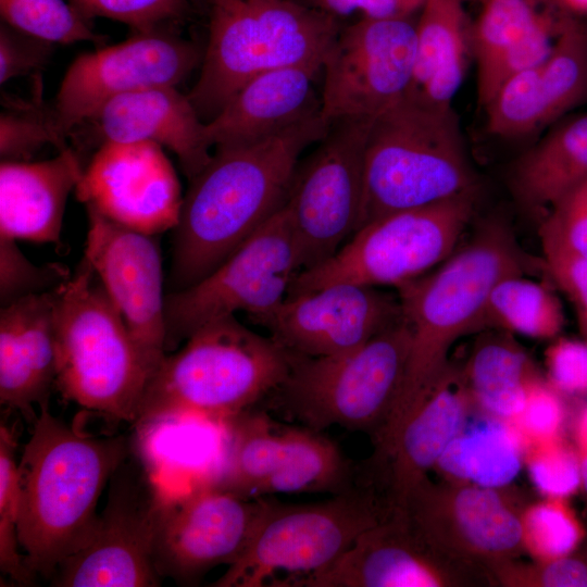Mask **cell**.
Wrapping results in <instances>:
<instances>
[{"mask_svg": "<svg viewBox=\"0 0 587 587\" xmlns=\"http://www.w3.org/2000/svg\"><path fill=\"white\" fill-rule=\"evenodd\" d=\"M475 200L476 189L374 220L328 260L299 272L287 296L339 283L398 288L426 274L452 253Z\"/></svg>", "mask_w": 587, "mask_h": 587, "instance_id": "obj_10", "label": "cell"}, {"mask_svg": "<svg viewBox=\"0 0 587 587\" xmlns=\"http://www.w3.org/2000/svg\"><path fill=\"white\" fill-rule=\"evenodd\" d=\"M564 321L558 296L546 285L520 273L502 278L491 289L480 332L499 329L534 339H554Z\"/></svg>", "mask_w": 587, "mask_h": 587, "instance_id": "obj_33", "label": "cell"}, {"mask_svg": "<svg viewBox=\"0 0 587 587\" xmlns=\"http://www.w3.org/2000/svg\"><path fill=\"white\" fill-rule=\"evenodd\" d=\"M560 3L570 12L587 16V0H559Z\"/></svg>", "mask_w": 587, "mask_h": 587, "instance_id": "obj_51", "label": "cell"}, {"mask_svg": "<svg viewBox=\"0 0 587 587\" xmlns=\"http://www.w3.org/2000/svg\"><path fill=\"white\" fill-rule=\"evenodd\" d=\"M564 398L540 375L529 383L520 413L510 421L525 447L565 436L567 410Z\"/></svg>", "mask_w": 587, "mask_h": 587, "instance_id": "obj_41", "label": "cell"}, {"mask_svg": "<svg viewBox=\"0 0 587 587\" xmlns=\"http://www.w3.org/2000/svg\"><path fill=\"white\" fill-rule=\"evenodd\" d=\"M319 9L334 15L347 16L361 12L373 20L408 18L421 11L425 0H315Z\"/></svg>", "mask_w": 587, "mask_h": 587, "instance_id": "obj_48", "label": "cell"}, {"mask_svg": "<svg viewBox=\"0 0 587 587\" xmlns=\"http://www.w3.org/2000/svg\"><path fill=\"white\" fill-rule=\"evenodd\" d=\"M483 415L467 421L434 470L447 479L502 489L524 465L525 445L510 422Z\"/></svg>", "mask_w": 587, "mask_h": 587, "instance_id": "obj_31", "label": "cell"}, {"mask_svg": "<svg viewBox=\"0 0 587 587\" xmlns=\"http://www.w3.org/2000/svg\"><path fill=\"white\" fill-rule=\"evenodd\" d=\"M264 508V498L243 499L207 482L165 498L154 542L161 578L198 585L218 565L234 564L246 550Z\"/></svg>", "mask_w": 587, "mask_h": 587, "instance_id": "obj_17", "label": "cell"}, {"mask_svg": "<svg viewBox=\"0 0 587 587\" xmlns=\"http://www.w3.org/2000/svg\"><path fill=\"white\" fill-rule=\"evenodd\" d=\"M587 179V113L554 123L515 163L512 186L528 208L549 207Z\"/></svg>", "mask_w": 587, "mask_h": 587, "instance_id": "obj_30", "label": "cell"}, {"mask_svg": "<svg viewBox=\"0 0 587 587\" xmlns=\"http://www.w3.org/2000/svg\"><path fill=\"white\" fill-rule=\"evenodd\" d=\"M541 246L548 271L572 301L579 329L587 340V260L551 245Z\"/></svg>", "mask_w": 587, "mask_h": 587, "instance_id": "obj_47", "label": "cell"}, {"mask_svg": "<svg viewBox=\"0 0 587 587\" xmlns=\"http://www.w3.org/2000/svg\"><path fill=\"white\" fill-rule=\"evenodd\" d=\"M322 67L302 65L260 74L205 122L214 148L254 143L321 113L314 82Z\"/></svg>", "mask_w": 587, "mask_h": 587, "instance_id": "obj_27", "label": "cell"}, {"mask_svg": "<svg viewBox=\"0 0 587 587\" xmlns=\"http://www.w3.org/2000/svg\"><path fill=\"white\" fill-rule=\"evenodd\" d=\"M83 171L71 148L45 161H1L0 235L60 245L65 203Z\"/></svg>", "mask_w": 587, "mask_h": 587, "instance_id": "obj_28", "label": "cell"}, {"mask_svg": "<svg viewBox=\"0 0 587 587\" xmlns=\"http://www.w3.org/2000/svg\"><path fill=\"white\" fill-rule=\"evenodd\" d=\"M202 58L195 43L160 29L80 54L66 70L51 109L58 134L66 141L76 126L116 97L177 86Z\"/></svg>", "mask_w": 587, "mask_h": 587, "instance_id": "obj_16", "label": "cell"}, {"mask_svg": "<svg viewBox=\"0 0 587 587\" xmlns=\"http://www.w3.org/2000/svg\"><path fill=\"white\" fill-rule=\"evenodd\" d=\"M475 409L463 369L450 363L410 412L385 451L357 466V482L375 491L389 512H402Z\"/></svg>", "mask_w": 587, "mask_h": 587, "instance_id": "obj_21", "label": "cell"}, {"mask_svg": "<svg viewBox=\"0 0 587 587\" xmlns=\"http://www.w3.org/2000/svg\"><path fill=\"white\" fill-rule=\"evenodd\" d=\"M328 125L320 113L264 140L215 148L183 198L171 291L208 276L284 208L302 152Z\"/></svg>", "mask_w": 587, "mask_h": 587, "instance_id": "obj_1", "label": "cell"}, {"mask_svg": "<svg viewBox=\"0 0 587 587\" xmlns=\"http://www.w3.org/2000/svg\"><path fill=\"white\" fill-rule=\"evenodd\" d=\"M467 0H425L415 26V64L410 90L451 105L471 55Z\"/></svg>", "mask_w": 587, "mask_h": 587, "instance_id": "obj_29", "label": "cell"}, {"mask_svg": "<svg viewBox=\"0 0 587 587\" xmlns=\"http://www.w3.org/2000/svg\"><path fill=\"white\" fill-rule=\"evenodd\" d=\"M387 513L375 491L359 484L314 503H283L264 497L246 550L210 586L299 587Z\"/></svg>", "mask_w": 587, "mask_h": 587, "instance_id": "obj_9", "label": "cell"}, {"mask_svg": "<svg viewBox=\"0 0 587 587\" xmlns=\"http://www.w3.org/2000/svg\"><path fill=\"white\" fill-rule=\"evenodd\" d=\"M86 209L89 225L84 257L121 313L151 377L166 355L160 249L152 236Z\"/></svg>", "mask_w": 587, "mask_h": 587, "instance_id": "obj_19", "label": "cell"}, {"mask_svg": "<svg viewBox=\"0 0 587 587\" xmlns=\"http://www.w3.org/2000/svg\"><path fill=\"white\" fill-rule=\"evenodd\" d=\"M400 513L448 560L489 569L523 550L520 513L502 489L427 477Z\"/></svg>", "mask_w": 587, "mask_h": 587, "instance_id": "obj_18", "label": "cell"}, {"mask_svg": "<svg viewBox=\"0 0 587 587\" xmlns=\"http://www.w3.org/2000/svg\"><path fill=\"white\" fill-rule=\"evenodd\" d=\"M489 571L508 587H587V562L573 554L533 564L509 559L491 565Z\"/></svg>", "mask_w": 587, "mask_h": 587, "instance_id": "obj_43", "label": "cell"}, {"mask_svg": "<svg viewBox=\"0 0 587 587\" xmlns=\"http://www.w3.org/2000/svg\"><path fill=\"white\" fill-rule=\"evenodd\" d=\"M561 7L559 0H482L480 13L470 26L477 76L519 47Z\"/></svg>", "mask_w": 587, "mask_h": 587, "instance_id": "obj_34", "label": "cell"}, {"mask_svg": "<svg viewBox=\"0 0 587 587\" xmlns=\"http://www.w3.org/2000/svg\"><path fill=\"white\" fill-rule=\"evenodd\" d=\"M289 352L235 315L197 329L150 377L137 427L185 416L224 422L266 399L284 382Z\"/></svg>", "mask_w": 587, "mask_h": 587, "instance_id": "obj_4", "label": "cell"}, {"mask_svg": "<svg viewBox=\"0 0 587 587\" xmlns=\"http://www.w3.org/2000/svg\"><path fill=\"white\" fill-rule=\"evenodd\" d=\"M84 257L55 288L54 386L107 421L136 423L150 373L125 322Z\"/></svg>", "mask_w": 587, "mask_h": 587, "instance_id": "obj_6", "label": "cell"}, {"mask_svg": "<svg viewBox=\"0 0 587 587\" xmlns=\"http://www.w3.org/2000/svg\"><path fill=\"white\" fill-rule=\"evenodd\" d=\"M402 317L398 296L339 283L288 295L255 323L289 353L328 357L363 346Z\"/></svg>", "mask_w": 587, "mask_h": 587, "instance_id": "obj_22", "label": "cell"}, {"mask_svg": "<svg viewBox=\"0 0 587 587\" xmlns=\"http://www.w3.org/2000/svg\"><path fill=\"white\" fill-rule=\"evenodd\" d=\"M71 5L88 22L93 16L95 0H70Z\"/></svg>", "mask_w": 587, "mask_h": 587, "instance_id": "obj_50", "label": "cell"}, {"mask_svg": "<svg viewBox=\"0 0 587 587\" xmlns=\"http://www.w3.org/2000/svg\"><path fill=\"white\" fill-rule=\"evenodd\" d=\"M572 444L578 455L582 488L587 491V403L578 411L572 426Z\"/></svg>", "mask_w": 587, "mask_h": 587, "instance_id": "obj_49", "label": "cell"}, {"mask_svg": "<svg viewBox=\"0 0 587 587\" xmlns=\"http://www.w3.org/2000/svg\"><path fill=\"white\" fill-rule=\"evenodd\" d=\"M0 14L14 29L51 43L104 42L64 0H0Z\"/></svg>", "mask_w": 587, "mask_h": 587, "instance_id": "obj_36", "label": "cell"}, {"mask_svg": "<svg viewBox=\"0 0 587 587\" xmlns=\"http://www.w3.org/2000/svg\"><path fill=\"white\" fill-rule=\"evenodd\" d=\"M522 548L534 561L572 555L586 529L569 498L544 497L520 513Z\"/></svg>", "mask_w": 587, "mask_h": 587, "instance_id": "obj_35", "label": "cell"}, {"mask_svg": "<svg viewBox=\"0 0 587 587\" xmlns=\"http://www.w3.org/2000/svg\"><path fill=\"white\" fill-rule=\"evenodd\" d=\"M372 122L364 118L329 122L314 150L296 167L284 208L301 271L328 260L355 232Z\"/></svg>", "mask_w": 587, "mask_h": 587, "instance_id": "obj_13", "label": "cell"}, {"mask_svg": "<svg viewBox=\"0 0 587 587\" xmlns=\"http://www.w3.org/2000/svg\"><path fill=\"white\" fill-rule=\"evenodd\" d=\"M53 43L0 25V85L12 78L38 73L47 65Z\"/></svg>", "mask_w": 587, "mask_h": 587, "instance_id": "obj_46", "label": "cell"}, {"mask_svg": "<svg viewBox=\"0 0 587 587\" xmlns=\"http://www.w3.org/2000/svg\"><path fill=\"white\" fill-rule=\"evenodd\" d=\"M16 239L0 235L1 308L30 295L51 291L71 277L60 263L36 265L20 250Z\"/></svg>", "mask_w": 587, "mask_h": 587, "instance_id": "obj_40", "label": "cell"}, {"mask_svg": "<svg viewBox=\"0 0 587 587\" xmlns=\"http://www.w3.org/2000/svg\"><path fill=\"white\" fill-rule=\"evenodd\" d=\"M411 336L402 317L348 352L328 357L289 353L288 373L267 397L270 405L314 430L339 426L365 433L374 444L397 398Z\"/></svg>", "mask_w": 587, "mask_h": 587, "instance_id": "obj_8", "label": "cell"}, {"mask_svg": "<svg viewBox=\"0 0 587 587\" xmlns=\"http://www.w3.org/2000/svg\"><path fill=\"white\" fill-rule=\"evenodd\" d=\"M455 583L449 560L422 538L404 514L389 512L299 587H447Z\"/></svg>", "mask_w": 587, "mask_h": 587, "instance_id": "obj_24", "label": "cell"}, {"mask_svg": "<svg viewBox=\"0 0 587 587\" xmlns=\"http://www.w3.org/2000/svg\"><path fill=\"white\" fill-rule=\"evenodd\" d=\"M45 145H53L59 151L68 148L57 132L51 109L42 107L39 82L34 103L1 113L0 158L10 162L29 161Z\"/></svg>", "mask_w": 587, "mask_h": 587, "instance_id": "obj_38", "label": "cell"}, {"mask_svg": "<svg viewBox=\"0 0 587 587\" xmlns=\"http://www.w3.org/2000/svg\"><path fill=\"white\" fill-rule=\"evenodd\" d=\"M75 192L86 207L150 236L174 229L184 198L162 147L148 141L100 145Z\"/></svg>", "mask_w": 587, "mask_h": 587, "instance_id": "obj_20", "label": "cell"}, {"mask_svg": "<svg viewBox=\"0 0 587 587\" xmlns=\"http://www.w3.org/2000/svg\"><path fill=\"white\" fill-rule=\"evenodd\" d=\"M221 462L205 482L243 499L278 494L344 492L357 466L321 432L274 421L248 409L226 421Z\"/></svg>", "mask_w": 587, "mask_h": 587, "instance_id": "obj_11", "label": "cell"}, {"mask_svg": "<svg viewBox=\"0 0 587 587\" xmlns=\"http://www.w3.org/2000/svg\"><path fill=\"white\" fill-rule=\"evenodd\" d=\"M463 373L475 408L512 421L521 411L529 383L538 376L527 353L510 333H486L474 345Z\"/></svg>", "mask_w": 587, "mask_h": 587, "instance_id": "obj_32", "label": "cell"}, {"mask_svg": "<svg viewBox=\"0 0 587 587\" xmlns=\"http://www.w3.org/2000/svg\"><path fill=\"white\" fill-rule=\"evenodd\" d=\"M541 243L587 260V179L550 207L540 227Z\"/></svg>", "mask_w": 587, "mask_h": 587, "instance_id": "obj_42", "label": "cell"}, {"mask_svg": "<svg viewBox=\"0 0 587 587\" xmlns=\"http://www.w3.org/2000/svg\"><path fill=\"white\" fill-rule=\"evenodd\" d=\"M524 466L542 497L570 498L582 488L578 455L565 436L527 445Z\"/></svg>", "mask_w": 587, "mask_h": 587, "instance_id": "obj_39", "label": "cell"}, {"mask_svg": "<svg viewBox=\"0 0 587 587\" xmlns=\"http://www.w3.org/2000/svg\"><path fill=\"white\" fill-rule=\"evenodd\" d=\"M187 9L188 0H95L93 16L111 18L145 33L183 17Z\"/></svg>", "mask_w": 587, "mask_h": 587, "instance_id": "obj_45", "label": "cell"}, {"mask_svg": "<svg viewBox=\"0 0 587 587\" xmlns=\"http://www.w3.org/2000/svg\"><path fill=\"white\" fill-rule=\"evenodd\" d=\"M413 17L360 21L339 30L324 62L321 113L374 121L400 100L413 82Z\"/></svg>", "mask_w": 587, "mask_h": 587, "instance_id": "obj_15", "label": "cell"}, {"mask_svg": "<svg viewBox=\"0 0 587 587\" xmlns=\"http://www.w3.org/2000/svg\"><path fill=\"white\" fill-rule=\"evenodd\" d=\"M339 30L336 16L291 0L214 5L200 74L188 97L208 122L260 74L302 65L323 70Z\"/></svg>", "mask_w": 587, "mask_h": 587, "instance_id": "obj_7", "label": "cell"}, {"mask_svg": "<svg viewBox=\"0 0 587 587\" xmlns=\"http://www.w3.org/2000/svg\"><path fill=\"white\" fill-rule=\"evenodd\" d=\"M209 3L211 4V8L214 7V5H218V4H222L226 1H229V0H208Z\"/></svg>", "mask_w": 587, "mask_h": 587, "instance_id": "obj_52", "label": "cell"}, {"mask_svg": "<svg viewBox=\"0 0 587 587\" xmlns=\"http://www.w3.org/2000/svg\"><path fill=\"white\" fill-rule=\"evenodd\" d=\"M523 270L512 234L495 222L438 268L397 288L403 319L411 328V345L394 407L374 442L375 454L387 449L403 421L434 386L449 364L453 344L480 332L495 285Z\"/></svg>", "mask_w": 587, "mask_h": 587, "instance_id": "obj_3", "label": "cell"}, {"mask_svg": "<svg viewBox=\"0 0 587 587\" xmlns=\"http://www.w3.org/2000/svg\"><path fill=\"white\" fill-rule=\"evenodd\" d=\"M474 189L475 175L452 104L433 103L409 89L370 127L355 232L382 216Z\"/></svg>", "mask_w": 587, "mask_h": 587, "instance_id": "obj_5", "label": "cell"}, {"mask_svg": "<svg viewBox=\"0 0 587 587\" xmlns=\"http://www.w3.org/2000/svg\"><path fill=\"white\" fill-rule=\"evenodd\" d=\"M17 463L20 548L32 573L51 579L84 549L98 524V500L128 458L125 436L95 437L39 410Z\"/></svg>", "mask_w": 587, "mask_h": 587, "instance_id": "obj_2", "label": "cell"}, {"mask_svg": "<svg viewBox=\"0 0 587 587\" xmlns=\"http://www.w3.org/2000/svg\"><path fill=\"white\" fill-rule=\"evenodd\" d=\"M587 104V16L567 12L550 54L509 78L484 107L502 138L534 135Z\"/></svg>", "mask_w": 587, "mask_h": 587, "instance_id": "obj_23", "label": "cell"}, {"mask_svg": "<svg viewBox=\"0 0 587 587\" xmlns=\"http://www.w3.org/2000/svg\"><path fill=\"white\" fill-rule=\"evenodd\" d=\"M104 142H153L171 150L191 179L210 161L205 122L176 86H154L107 102L90 120Z\"/></svg>", "mask_w": 587, "mask_h": 587, "instance_id": "obj_25", "label": "cell"}, {"mask_svg": "<svg viewBox=\"0 0 587 587\" xmlns=\"http://www.w3.org/2000/svg\"><path fill=\"white\" fill-rule=\"evenodd\" d=\"M15 435L8 425L0 426V570L18 585H33L35 575L20 552L17 524L20 485L15 461Z\"/></svg>", "mask_w": 587, "mask_h": 587, "instance_id": "obj_37", "label": "cell"}, {"mask_svg": "<svg viewBox=\"0 0 587 587\" xmlns=\"http://www.w3.org/2000/svg\"><path fill=\"white\" fill-rule=\"evenodd\" d=\"M546 379L564 397H587V340L557 338L545 351Z\"/></svg>", "mask_w": 587, "mask_h": 587, "instance_id": "obj_44", "label": "cell"}, {"mask_svg": "<svg viewBox=\"0 0 587 587\" xmlns=\"http://www.w3.org/2000/svg\"><path fill=\"white\" fill-rule=\"evenodd\" d=\"M58 288V287H57ZM55 289L18 299L0 312V403L37 420L55 383Z\"/></svg>", "mask_w": 587, "mask_h": 587, "instance_id": "obj_26", "label": "cell"}, {"mask_svg": "<svg viewBox=\"0 0 587 587\" xmlns=\"http://www.w3.org/2000/svg\"><path fill=\"white\" fill-rule=\"evenodd\" d=\"M302 270L285 208L208 276L165 295V351L209 322L243 312L254 322L287 296Z\"/></svg>", "mask_w": 587, "mask_h": 587, "instance_id": "obj_12", "label": "cell"}, {"mask_svg": "<svg viewBox=\"0 0 587 587\" xmlns=\"http://www.w3.org/2000/svg\"><path fill=\"white\" fill-rule=\"evenodd\" d=\"M164 499L145 471L127 458L110 478L91 541L58 566L50 585L160 586L154 542Z\"/></svg>", "mask_w": 587, "mask_h": 587, "instance_id": "obj_14", "label": "cell"}]
</instances>
